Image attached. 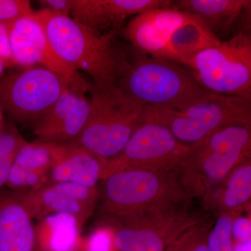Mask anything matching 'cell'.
Wrapping results in <instances>:
<instances>
[{
  "label": "cell",
  "mask_w": 251,
  "mask_h": 251,
  "mask_svg": "<svg viewBox=\"0 0 251 251\" xmlns=\"http://www.w3.org/2000/svg\"><path fill=\"white\" fill-rule=\"evenodd\" d=\"M223 185L219 198L221 213L244 207L251 201V158L236 167Z\"/></svg>",
  "instance_id": "22"
},
{
  "label": "cell",
  "mask_w": 251,
  "mask_h": 251,
  "mask_svg": "<svg viewBox=\"0 0 251 251\" xmlns=\"http://www.w3.org/2000/svg\"><path fill=\"white\" fill-rule=\"evenodd\" d=\"M14 158H0V187L7 184Z\"/></svg>",
  "instance_id": "33"
},
{
  "label": "cell",
  "mask_w": 251,
  "mask_h": 251,
  "mask_svg": "<svg viewBox=\"0 0 251 251\" xmlns=\"http://www.w3.org/2000/svg\"><path fill=\"white\" fill-rule=\"evenodd\" d=\"M53 157L49 144L26 143L15 156L7 184L14 188L42 187L49 182Z\"/></svg>",
  "instance_id": "17"
},
{
  "label": "cell",
  "mask_w": 251,
  "mask_h": 251,
  "mask_svg": "<svg viewBox=\"0 0 251 251\" xmlns=\"http://www.w3.org/2000/svg\"><path fill=\"white\" fill-rule=\"evenodd\" d=\"M69 88L70 82L41 67L0 79V108L21 121L37 120Z\"/></svg>",
  "instance_id": "9"
},
{
  "label": "cell",
  "mask_w": 251,
  "mask_h": 251,
  "mask_svg": "<svg viewBox=\"0 0 251 251\" xmlns=\"http://www.w3.org/2000/svg\"><path fill=\"white\" fill-rule=\"evenodd\" d=\"M90 110L84 94L69 88L38 119L34 134L40 143H72L85 128Z\"/></svg>",
  "instance_id": "12"
},
{
  "label": "cell",
  "mask_w": 251,
  "mask_h": 251,
  "mask_svg": "<svg viewBox=\"0 0 251 251\" xmlns=\"http://www.w3.org/2000/svg\"><path fill=\"white\" fill-rule=\"evenodd\" d=\"M40 221L36 232L42 251H73L77 247L81 226L76 217L58 213Z\"/></svg>",
  "instance_id": "21"
},
{
  "label": "cell",
  "mask_w": 251,
  "mask_h": 251,
  "mask_svg": "<svg viewBox=\"0 0 251 251\" xmlns=\"http://www.w3.org/2000/svg\"><path fill=\"white\" fill-rule=\"evenodd\" d=\"M233 251H251V239L244 242L234 243Z\"/></svg>",
  "instance_id": "34"
},
{
  "label": "cell",
  "mask_w": 251,
  "mask_h": 251,
  "mask_svg": "<svg viewBox=\"0 0 251 251\" xmlns=\"http://www.w3.org/2000/svg\"><path fill=\"white\" fill-rule=\"evenodd\" d=\"M205 25L191 15L173 31L167 46L166 59L179 63L204 50L216 45L220 41Z\"/></svg>",
  "instance_id": "19"
},
{
  "label": "cell",
  "mask_w": 251,
  "mask_h": 251,
  "mask_svg": "<svg viewBox=\"0 0 251 251\" xmlns=\"http://www.w3.org/2000/svg\"><path fill=\"white\" fill-rule=\"evenodd\" d=\"M251 158V125L216 130L194 147L179 175L188 196H206L236 167Z\"/></svg>",
  "instance_id": "5"
},
{
  "label": "cell",
  "mask_w": 251,
  "mask_h": 251,
  "mask_svg": "<svg viewBox=\"0 0 251 251\" xmlns=\"http://www.w3.org/2000/svg\"><path fill=\"white\" fill-rule=\"evenodd\" d=\"M6 28L15 64L46 68L67 79L74 90L83 94L90 92L92 84L67 65L54 52L35 12Z\"/></svg>",
  "instance_id": "11"
},
{
  "label": "cell",
  "mask_w": 251,
  "mask_h": 251,
  "mask_svg": "<svg viewBox=\"0 0 251 251\" xmlns=\"http://www.w3.org/2000/svg\"><path fill=\"white\" fill-rule=\"evenodd\" d=\"M244 0H179L173 8L199 18L218 38L233 31Z\"/></svg>",
  "instance_id": "18"
},
{
  "label": "cell",
  "mask_w": 251,
  "mask_h": 251,
  "mask_svg": "<svg viewBox=\"0 0 251 251\" xmlns=\"http://www.w3.org/2000/svg\"><path fill=\"white\" fill-rule=\"evenodd\" d=\"M209 92L251 101V39L239 32L181 63Z\"/></svg>",
  "instance_id": "7"
},
{
  "label": "cell",
  "mask_w": 251,
  "mask_h": 251,
  "mask_svg": "<svg viewBox=\"0 0 251 251\" xmlns=\"http://www.w3.org/2000/svg\"><path fill=\"white\" fill-rule=\"evenodd\" d=\"M6 67L4 62L0 59V75L2 74L3 71H4V68Z\"/></svg>",
  "instance_id": "35"
},
{
  "label": "cell",
  "mask_w": 251,
  "mask_h": 251,
  "mask_svg": "<svg viewBox=\"0 0 251 251\" xmlns=\"http://www.w3.org/2000/svg\"><path fill=\"white\" fill-rule=\"evenodd\" d=\"M35 16L54 52L67 65L83 71L93 85H117L127 59L114 45L116 31L103 34L47 10L35 11Z\"/></svg>",
  "instance_id": "1"
},
{
  "label": "cell",
  "mask_w": 251,
  "mask_h": 251,
  "mask_svg": "<svg viewBox=\"0 0 251 251\" xmlns=\"http://www.w3.org/2000/svg\"></svg>",
  "instance_id": "39"
},
{
  "label": "cell",
  "mask_w": 251,
  "mask_h": 251,
  "mask_svg": "<svg viewBox=\"0 0 251 251\" xmlns=\"http://www.w3.org/2000/svg\"><path fill=\"white\" fill-rule=\"evenodd\" d=\"M144 120L163 125L181 143L196 146L220 128L251 125V101L214 94L210 98L180 110L145 106Z\"/></svg>",
  "instance_id": "6"
},
{
  "label": "cell",
  "mask_w": 251,
  "mask_h": 251,
  "mask_svg": "<svg viewBox=\"0 0 251 251\" xmlns=\"http://www.w3.org/2000/svg\"><path fill=\"white\" fill-rule=\"evenodd\" d=\"M100 181L103 211L119 221L169 210L189 198L177 172L124 170Z\"/></svg>",
  "instance_id": "2"
},
{
  "label": "cell",
  "mask_w": 251,
  "mask_h": 251,
  "mask_svg": "<svg viewBox=\"0 0 251 251\" xmlns=\"http://www.w3.org/2000/svg\"><path fill=\"white\" fill-rule=\"evenodd\" d=\"M0 251H42L21 196L0 198Z\"/></svg>",
  "instance_id": "16"
},
{
  "label": "cell",
  "mask_w": 251,
  "mask_h": 251,
  "mask_svg": "<svg viewBox=\"0 0 251 251\" xmlns=\"http://www.w3.org/2000/svg\"><path fill=\"white\" fill-rule=\"evenodd\" d=\"M169 0H72L73 19L100 32L116 31L127 18L150 10L173 7Z\"/></svg>",
  "instance_id": "14"
},
{
  "label": "cell",
  "mask_w": 251,
  "mask_h": 251,
  "mask_svg": "<svg viewBox=\"0 0 251 251\" xmlns=\"http://www.w3.org/2000/svg\"><path fill=\"white\" fill-rule=\"evenodd\" d=\"M1 110H0V124H1Z\"/></svg>",
  "instance_id": "37"
},
{
  "label": "cell",
  "mask_w": 251,
  "mask_h": 251,
  "mask_svg": "<svg viewBox=\"0 0 251 251\" xmlns=\"http://www.w3.org/2000/svg\"><path fill=\"white\" fill-rule=\"evenodd\" d=\"M234 29H236L235 34L239 32H247L251 30V0H244L242 11L238 18Z\"/></svg>",
  "instance_id": "32"
},
{
  "label": "cell",
  "mask_w": 251,
  "mask_h": 251,
  "mask_svg": "<svg viewBox=\"0 0 251 251\" xmlns=\"http://www.w3.org/2000/svg\"><path fill=\"white\" fill-rule=\"evenodd\" d=\"M134 59L127 60L117 85L145 106L180 110L215 94L175 61L138 52Z\"/></svg>",
  "instance_id": "3"
},
{
  "label": "cell",
  "mask_w": 251,
  "mask_h": 251,
  "mask_svg": "<svg viewBox=\"0 0 251 251\" xmlns=\"http://www.w3.org/2000/svg\"><path fill=\"white\" fill-rule=\"evenodd\" d=\"M114 245V232L101 227L94 231L87 241L89 251H111Z\"/></svg>",
  "instance_id": "28"
},
{
  "label": "cell",
  "mask_w": 251,
  "mask_h": 251,
  "mask_svg": "<svg viewBox=\"0 0 251 251\" xmlns=\"http://www.w3.org/2000/svg\"><path fill=\"white\" fill-rule=\"evenodd\" d=\"M232 233L234 244L251 239V220L249 218L238 216L232 224Z\"/></svg>",
  "instance_id": "29"
},
{
  "label": "cell",
  "mask_w": 251,
  "mask_h": 251,
  "mask_svg": "<svg viewBox=\"0 0 251 251\" xmlns=\"http://www.w3.org/2000/svg\"><path fill=\"white\" fill-rule=\"evenodd\" d=\"M49 145L53 164L48 184L68 181L96 187L101 180L105 163L98 156L72 143Z\"/></svg>",
  "instance_id": "15"
},
{
  "label": "cell",
  "mask_w": 251,
  "mask_h": 251,
  "mask_svg": "<svg viewBox=\"0 0 251 251\" xmlns=\"http://www.w3.org/2000/svg\"><path fill=\"white\" fill-rule=\"evenodd\" d=\"M243 33H245V34H247V35L249 36V37H250L251 39V30L247 31V32H243Z\"/></svg>",
  "instance_id": "36"
},
{
  "label": "cell",
  "mask_w": 251,
  "mask_h": 251,
  "mask_svg": "<svg viewBox=\"0 0 251 251\" xmlns=\"http://www.w3.org/2000/svg\"><path fill=\"white\" fill-rule=\"evenodd\" d=\"M34 12L27 0H0V24L6 27Z\"/></svg>",
  "instance_id": "26"
},
{
  "label": "cell",
  "mask_w": 251,
  "mask_h": 251,
  "mask_svg": "<svg viewBox=\"0 0 251 251\" xmlns=\"http://www.w3.org/2000/svg\"><path fill=\"white\" fill-rule=\"evenodd\" d=\"M21 137L11 130L0 131V158H14L26 144Z\"/></svg>",
  "instance_id": "27"
},
{
  "label": "cell",
  "mask_w": 251,
  "mask_h": 251,
  "mask_svg": "<svg viewBox=\"0 0 251 251\" xmlns=\"http://www.w3.org/2000/svg\"><path fill=\"white\" fill-rule=\"evenodd\" d=\"M190 16L173 7L150 10L134 16L122 33L137 52L166 58L170 36Z\"/></svg>",
  "instance_id": "13"
},
{
  "label": "cell",
  "mask_w": 251,
  "mask_h": 251,
  "mask_svg": "<svg viewBox=\"0 0 251 251\" xmlns=\"http://www.w3.org/2000/svg\"><path fill=\"white\" fill-rule=\"evenodd\" d=\"M244 208L221 213L208 234L206 239L208 251H233L232 224L236 218L240 216Z\"/></svg>",
  "instance_id": "23"
},
{
  "label": "cell",
  "mask_w": 251,
  "mask_h": 251,
  "mask_svg": "<svg viewBox=\"0 0 251 251\" xmlns=\"http://www.w3.org/2000/svg\"><path fill=\"white\" fill-rule=\"evenodd\" d=\"M194 147L180 142L164 126L144 120L121 152L105 164L101 179L124 170L179 171Z\"/></svg>",
  "instance_id": "8"
},
{
  "label": "cell",
  "mask_w": 251,
  "mask_h": 251,
  "mask_svg": "<svg viewBox=\"0 0 251 251\" xmlns=\"http://www.w3.org/2000/svg\"><path fill=\"white\" fill-rule=\"evenodd\" d=\"M0 59L4 62L6 67L15 64L10 44L9 32L6 26L1 24H0Z\"/></svg>",
  "instance_id": "30"
},
{
  "label": "cell",
  "mask_w": 251,
  "mask_h": 251,
  "mask_svg": "<svg viewBox=\"0 0 251 251\" xmlns=\"http://www.w3.org/2000/svg\"><path fill=\"white\" fill-rule=\"evenodd\" d=\"M249 219H250L251 220V218H249Z\"/></svg>",
  "instance_id": "38"
},
{
  "label": "cell",
  "mask_w": 251,
  "mask_h": 251,
  "mask_svg": "<svg viewBox=\"0 0 251 251\" xmlns=\"http://www.w3.org/2000/svg\"><path fill=\"white\" fill-rule=\"evenodd\" d=\"M33 219L42 220L50 214L64 213L76 217L80 226L90 215L93 206L71 199L50 184L30 191L21 196Z\"/></svg>",
  "instance_id": "20"
},
{
  "label": "cell",
  "mask_w": 251,
  "mask_h": 251,
  "mask_svg": "<svg viewBox=\"0 0 251 251\" xmlns=\"http://www.w3.org/2000/svg\"><path fill=\"white\" fill-rule=\"evenodd\" d=\"M120 222L114 231V246L119 251H166L176 238L201 221L176 207Z\"/></svg>",
  "instance_id": "10"
},
{
  "label": "cell",
  "mask_w": 251,
  "mask_h": 251,
  "mask_svg": "<svg viewBox=\"0 0 251 251\" xmlns=\"http://www.w3.org/2000/svg\"><path fill=\"white\" fill-rule=\"evenodd\" d=\"M48 184L67 197L87 205L94 206L96 200L98 198V191L96 187L68 181Z\"/></svg>",
  "instance_id": "25"
},
{
  "label": "cell",
  "mask_w": 251,
  "mask_h": 251,
  "mask_svg": "<svg viewBox=\"0 0 251 251\" xmlns=\"http://www.w3.org/2000/svg\"><path fill=\"white\" fill-rule=\"evenodd\" d=\"M39 3L43 10L54 14L69 16L72 13V0H41Z\"/></svg>",
  "instance_id": "31"
},
{
  "label": "cell",
  "mask_w": 251,
  "mask_h": 251,
  "mask_svg": "<svg viewBox=\"0 0 251 251\" xmlns=\"http://www.w3.org/2000/svg\"><path fill=\"white\" fill-rule=\"evenodd\" d=\"M90 92L88 120L72 143L98 156L105 166L144 121L145 106L117 85H92Z\"/></svg>",
  "instance_id": "4"
},
{
  "label": "cell",
  "mask_w": 251,
  "mask_h": 251,
  "mask_svg": "<svg viewBox=\"0 0 251 251\" xmlns=\"http://www.w3.org/2000/svg\"><path fill=\"white\" fill-rule=\"evenodd\" d=\"M209 232V224L198 223L176 238L166 251H208Z\"/></svg>",
  "instance_id": "24"
}]
</instances>
